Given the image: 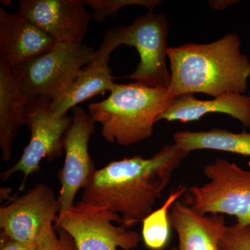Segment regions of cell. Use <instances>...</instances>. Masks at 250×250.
Segmentation results:
<instances>
[{"label":"cell","instance_id":"cell-1","mask_svg":"<svg viewBox=\"0 0 250 250\" xmlns=\"http://www.w3.org/2000/svg\"><path fill=\"white\" fill-rule=\"evenodd\" d=\"M188 155L172 144L149 158L135 156L111 161L97 170L83 188L81 202L121 215L122 225L130 229L154 210L174 172Z\"/></svg>","mask_w":250,"mask_h":250},{"label":"cell","instance_id":"cell-2","mask_svg":"<svg viewBox=\"0 0 250 250\" xmlns=\"http://www.w3.org/2000/svg\"><path fill=\"white\" fill-rule=\"evenodd\" d=\"M171 98L204 93L213 98L243 94L248 89L250 61L241 53V40L227 34L208 44L188 43L168 47Z\"/></svg>","mask_w":250,"mask_h":250},{"label":"cell","instance_id":"cell-3","mask_svg":"<svg viewBox=\"0 0 250 250\" xmlns=\"http://www.w3.org/2000/svg\"><path fill=\"white\" fill-rule=\"evenodd\" d=\"M176 98L167 88H152L138 82L114 85L107 98L88 105V114L102 126V135L110 143L128 147L149 139L158 117Z\"/></svg>","mask_w":250,"mask_h":250},{"label":"cell","instance_id":"cell-4","mask_svg":"<svg viewBox=\"0 0 250 250\" xmlns=\"http://www.w3.org/2000/svg\"><path fill=\"white\" fill-rule=\"evenodd\" d=\"M169 24L164 14L153 11L136 18L132 24L108 29L104 36L94 60H109L110 55L118 46L134 47L139 54L136 70L125 78L152 88H167L171 74L167 69V41Z\"/></svg>","mask_w":250,"mask_h":250},{"label":"cell","instance_id":"cell-5","mask_svg":"<svg viewBox=\"0 0 250 250\" xmlns=\"http://www.w3.org/2000/svg\"><path fill=\"white\" fill-rule=\"evenodd\" d=\"M203 173L208 182L188 188L183 203L202 214L231 215L236 223L250 226V170L217 158Z\"/></svg>","mask_w":250,"mask_h":250},{"label":"cell","instance_id":"cell-6","mask_svg":"<svg viewBox=\"0 0 250 250\" xmlns=\"http://www.w3.org/2000/svg\"><path fill=\"white\" fill-rule=\"evenodd\" d=\"M96 51L83 42H56L47 53L13 68L29 100L52 101L93 62Z\"/></svg>","mask_w":250,"mask_h":250},{"label":"cell","instance_id":"cell-7","mask_svg":"<svg viewBox=\"0 0 250 250\" xmlns=\"http://www.w3.org/2000/svg\"><path fill=\"white\" fill-rule=\"evenodd\" d=\"M122 223L121 215L80 202L70 210L59 212L55 226L73 238L78 250H134L142 237Z\"/></svg>","mask_w":250,"mask_h":250},{"label":"cell","instance_id":"cell-8","mask_svg":"<svg viewBox=\"0 0 250 250\" xmlns=\"http://www.w3.org/2000/svg\"><path fill=\"white\" fill-rule=\"evenodd\" d=\"M49 103L48 100L42 99L29 100L26 119L30 130V140L18 162L1 174V179L6 181L16 172H22L24 179L20 190L24 188L29 175L40 170L41 161L54 160L62 156L64 150V137L73 118L67 115L52 116Z\"/></svg>","mask_w":250,"mask_h":250},{"label":"cell","instance_id":"cell-9","mask_svg":"<svg viewBox=\"0 0 250 250\" xmlns=\"http://www.w3.org/2000/svg\"><path fill=\"white\" fill-rule=\"evenodd\" d=\"M59 213L58 198L53 190L45 184H37L22 196L1 207V233L14 241L36 243L54 228Z\"/></svg>","mask_w":250,"mask_h":250},{"label":"cell","instance_id":"cell-10","mask_svg":"<svg viewBox=\"0 0 250 250\" xmlns=\"http://www.w3.org/2000/svg\"><path fill=\"white\" fill-rule=\"evenodd\" d=\"M73 121L64 137L65 160L59 173V212L70 210L80 189L84 188L97 170L88 151L95 131V122L83 108H72Z\"/></svg>","mask_w":250,"mask_h":250},{"label":"cell","instance_id":"cell-11","mask_svg":"<svg viewBox=\"0 0 250 250\" xmlns=\"http://www.w3.org/2000/svg\"><path fill=\"white\" fill-rule=\"evenodd\" d=\"M18 14L56 42H83L90 16L83 0H21Z\"/></svg>","mask_w":250,"mask_h":250},{"label":"cell","instance_id":"cell-12","mask_svg":"<svg viewBox=\"0 0 250 250\" xmlns=\"http://www.w3.org/2000/svg\"><path fill=\"white\" fill-rule=\"evenodd\" d=\"M55 44L34 23L0 9V59L12 68L43 55Z\"/></svg>","mask_w":250,"mask_h":250},{"label":"cell","instance_id":"cell-13","mask_svg":"<svg viewBox=\"0 0 250 250\" xmlns=\"http://www.w3.org/2000/svg\"><path fill=\"white\" fill-rule=\"evenodd\" d=\"M169 218L179 240L178 246L172 250H218L228 226L225 215L202 214L178 200Z\"/></svg>","mask_w":250,"mask_h":250},{"label":"cell","instance_id":"cell-14","mask_svg":"<svg viewBox=\"0 0 250 250\" xmlns=\"http://www.w3.org/2000/svg\"><path fill=\"white\" fill-rule=\"evenodd\" d=\"M29 99L12 67L0 59V148L1 159H11V149L20 128L27 125Z\"/></svg>","mask_w":250,"mask_h":250},{"label":"cell","instance_id":"cell-15","mask_svg":"<svg viewBox=\"0 0 250 250\" xmlns=\"http://www.w3.org/2000/svg\"><path fill=\"white\" fill-rule=\"evenodd\" d=\"M210 113H223L250 126V98L243 94H228L211 100H200L193 94L177 97L170 107L158 117L157 121L182 123L200 121Z\"/></svg>","mask_w":250,"mask_h":250},{"label":"cell","instance_id":"cell-16","mask_svg":"<svg viewBox=\"0 0 250 250\" xmlns=\"http://www.w3.org/2000/svg\"><path fill=\"white\" fill-rule=\"evenodd\" d=\"M108 62L109 60H93L83 67L75 82L64 93L49 101V108L52 116H65L69 110L77 107L79 104L98 94L111 91L116 83Z\"/></svg>","mask_w":250,"mask_h":250},{"label":"cell","instance_id":"cell-17","mask_svg":"<svg viewBox=\"0 0 250 250\" xmlns=\"http://www.w3.org/2000/svg\"><path fill=\"white\" fill-rule=\"evenodd\" d=\"M174 144L187 154L200 149L222 151L250 156V131L240 134L228 130L180 131L173 136Z\"/></svg>","mask_w":250,"mask_h":250},{"label":"cell","instance_id":"cell-18","mask_svg":"<svg viewBox=\"0 0 250 250\" xmlns=\"http://www.w3.org/2000/svg\"><path fill=\"white\" fill-rule=\"evenodd\" d=\"M188 188L179 187L170 194L164 205L158 209L154 210L141 223L142 239L145 245L152 250L164 249L170 238L171 228L169 213L174 202L185 194Z\"/></svg>","mask_w":250,"mask_h":250},{"label":"cell","instance_id":"cell-19","mask_svg":"<svg viewBox=\"0 0 250 250\" xmlns=\"http://www.w3.org/2000/svg\"><path fill=\"white\" fill-rule=\"evenodd\" d=\"M160 0H84L85 6L93 9V17L97 22H103L107 18H113L122 8L129 6H143L149 11L162 4Z\"/></svg>","mask_w":250,"mask_h":250},{"label":"cell","instance_id":"cell-20","mask_svg":"<svg viewBox=\"0 0 250 250\" xmlns=\"http://www.w3.org/2000/svg\"><path fill=\"white\" fill-rule=\"evenodd\" d=\"M218 250H250V226H227Z\"/></svg>","mask_w":250,"mask_h":250},{"label":"cell","instance_id":"cell-21","mask_svg":"<svg viewBox=\"0 0 250 250\" xmlns=\"http://www.w3.org/2000/svg\"><path fill=\"white\" fill-rule=\"evenodd\" d=\"M39 250H78L73 238L66 231L58 229V232H56L52 228L41 240Z\"/></svg>","mask_w":250,"mask_h":250},{"label":"cell","instance_id":"cell-22","mask_svg":"<svg viewBox=\"0 0 250 250\" xmlns=\"http://www.w3.org/2000/svg\"><path fill=\"white\" fill-rule=\"evenodd\" d=\"M41 240L36 243H24V242L14 241L2 236H1V250H39Z\"/></svg>","mask_w":250,"mask_h":250},{"label":"cell","instance_id":"cell-23","mask_svg":"<svg viewBox=\"0 0 250 250\" xmlns=\"http://www.w3.org/2000/svg\"><path fill=\"white\" fill-rule=\"evenodd\" d=\"M208 5L212 9L216 11H222L231 6L233 4L239 2V1H233V0H219V1H208Z\"/></svg>","mask_w":250,"mask_h":250},{"label":"cell","instance_id":"cell-24","mask_svg":"<svg viewBox=\"0 0 250 250\" xmlns=\"http://www.w3.org/2000/svg\"><path fill=\"white\" fill-rule=\"evenodd\" d=\"M0 2L5 7H10L12 5V1H11V0H1Z\"/></svg>","mask_w":250,"mask_h":250}]
</instances>
